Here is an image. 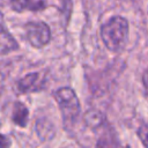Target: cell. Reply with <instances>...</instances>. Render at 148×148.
I'll use <instances>...</instances> for the list:
<instances>
[{
	"instance_id": "cell-12",
	"label": "cell",
	"mask_w": 148,
	"mask_h": 148,
	"mask_svg": "<svg viewBox=\"0 0 148 148\" xmlns=\"http://www.w3.org/2000/svg\"><path fill=\"white\" fill-rule=\"evenodd\" d=\"M142 83H143V88H145V92L148 97V68L145 71L143 75H142Z\"/></svg>"
},
{
	"instance_id": "cell-13",
	"label": "cell",
	"mask_w": 148,
	"mask_h": 148,
	"mask_svg": "<svg viewBox=\"0 0 148 148\" xmlns=\"http://www.w3.org/2000/svg\"><path fill=\"white\" fill-rule=\"evenodd\" d=\"M1 148H9V146H10V140L5 135V134H2L1 135Z\"/></svg>"
},
{
	"instance_id": "cell-8",
	"label": "cell",
	"mask_w": 148,
	"mask_h": 148,
	"mask_svg": "<svg viewBox=\"0 0 148 148\" xmlns=\"http://www.w3.org/2000/svg\"><path fill=\"white\" fill-rule=\"evenodd\" d=\"M18 49V44L16 43V40L14 39V37L7 31L5 24H2V30H1V54L5 56L14 50Z\"/></svg>"
},
{
	"instance_id": "cell-9",
	"label": "cell",
	"mask_w": 148,
	"mask_h": 148,
	"mask_svg": "<svg viewBox=\"0 0 148 148\" xmlns=\"http://www.w3.org/2000/svg\"><path fill=\"white\" fill-rule=\"evenodd\" d=\"M84 121L92 130H96L98 127H102L106 123L105 119H104V117H103V114L99 111H97V110H89L84 114Z\"/></svg>"
},
{
	"instance_id": "cell-1",
	"label": "cell",
	"mask_w": 148,
	"mask_h": 148,
	"mask_svg": "<svg viewBox=\"0 0 148 148\" xmlns=\"http://www.w3.org/2000/svg\"><path fill=\"white\" fill-rule=\"evenodd\" d=\"M101 38L111 52H120L128 38V22L123 16H113L101 25Z\"/></svg>"
},
{
	"instance_id": "cell-5",
	"label": "cell",
	"mask_w": 148,
	"mask_h": 148,
	"mask_svg": "<svg viewBox=\"0 0 148 148\" xmlns=\"http://www.w3.org/2000/svg\"><path fill=\"white\" fill-rule=\"evenodd\" d=\"M95 148H121L120 140L116 131L108 123L103 125L102 134L98 136Z\"/></svg>"
},
{
	"instance_id": "cell-3",
	"label": "cell",
	"mask_w": 148,
	"mask_h": 148,
	"mask_svg": "<svg viewBox=\"0 0 148 148\" xmlns=\"http://www.w3.org/2000/svg\"><path fill=\"white\" fill-rule=\"evenodd\" d=\"M24 32L28 42L36 49H42L51 40L50 27L42 22H28L24 25Z\"/></svg>"
},
{
	"instance_id": "cell-6",
	"label": "cell",
	"mask_w": 148,
	"mask_h": 148,
	"mask_svg": "<svg viewBox=\"0 0 148 148\" xmlns=\"http://www.w3.org/2000/svg\"><path fill=\"white\" fill-rule=\"evenodd\" d=\"M47 5L43 0H10V7L13 10L22 13L25 10L39 12Z\"/></svg>"
},
{
	"instance_id": "cell-4",
	"label": "cell",
	"mask_w": 148,
	"mask_h": 148,
	"mask_svg": "<svg viewBox=\"0 0 148 148\" xmlns=\"http://www.w3.org/2000/svg\"><path fill=\"white\" fill-rule=\"evenodd\" d=\"M46 79L42 76L39 72H32L28 73L23 77H21L16 83V89L21 94H30L40 91L45 87Z\"/></svg>"
},
{
	"instance_id": "cell-11",
	"label": "cell",
	"mask_w": 148,
	"mask_h": 148,
	"mask_svg": "<svg viewBox=\"0 0 148 148\" xmlns=\"http://www.w3.org/2000/svg\"><path fill=\"white\" fill-rule=\"evenodd\" d=\"M138 136L145 148H148V124H143L138 130Z\"/></svg>"
},
{
	"instance_id": "cell-10",
	"label": "cell",
	"mask_w": 148,
	"mask_h": 148,
	"mask_svg": "<svg viewBox=\"0 0 148 148\" xmlns=\"http://www.w3.org/2000/svg\"><path fill=\"white\" fill-rule=\"evenodd\" d=\"M59 3H60L62 15L66 18V22H68L72 14V9H73V0H59Z\"/></svg>"
},
{
	"instance_id": "cell-2",
	"label": "cell",
	"mask_w": 148,
	"mask_h": 148,
	"mask_svg": "<svg viewBox=\"0 0 148 148\" xmlns=\"http://www.w3.org/2000/svg\"><path fill=\"white\" fill-rule=\"evenodd\" d=\"M54 99L59 105L64 127L71 130L80 116V102L75 91L69 87H62L54 92Z\"/></svg>"
},
{
	"instance_id": "cell-7",
	"label": "cell",
	"mask_w": 148,
	"mask_h": 148,
	"mask_svg": "<svg viewBox=\"0 0 148 148\" xmlns=\"http://www.w3.org/2000/svg\"><path fill=\"white\" fill-rule=\"evenodd\" d=\"M28 116L29 111L28 108L22 102H15L12 111V120L16 126L25 127L28 124Z\"/></svg>"
}]
</instances>
